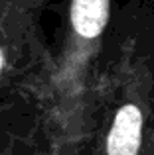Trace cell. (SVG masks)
<instances>
[{
  "instance_id": "cell-1",
  "label": "cell",
  "mask_w": 154,
  "mask_h": 155,
  "mask_svg": "<svg viewBox=\"0 0 154 155\" xmlns=\"http://www.w3.org/2000/svg\"><path fill=\"white\" fill-rule=\"evenodd\" d=\"M140 128L142 116L140 110L132 104H127L117 112L111 134L107 140L109 155H136L140 147Z\"/></svg>"
},
{
  "instance_id": "cell-2",
  "label": "cell",
  "mask_w": 154,
  "mask_h": 155,
  "mask_svg": "<svg viewBox=\"0 0 154 155\" xmlns=\"http://www.w3.org/2000/svg\"><path fill=\"white\" fill-rule=\"evenodd\" d=\"M109 18V0H73L71 22L79 35L97 38Z\"/></svg>"
},
{
  "instance_id": "cell-3",
  "label": "cell",
  "mask_w": 154,
  "mask_h": 155,
  "mask_svg": "<svg viewBox=\"0 0 154 155\" xmlns=\"http://www.w3.org/2000/svg\"><path fill=\"white\" fill-rule=\"evenodd\" d=\"M2 65H4V55H2V49H0V71H2Z\"/></svg>"
}]
</instances>
